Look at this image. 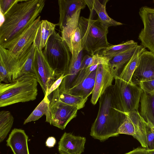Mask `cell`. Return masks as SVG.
I'll use <instances>...</instances> for the list:
<instances>
[{"label": "cell", "instance_id": "obj_38", "mask_svg": "<svg viewBox=\"0 0 154 154\" xmlns=\"http://www.w3.org/2000/svg\"><path fill=\"white\" fill-rule=\"evenodd\" d=\"M56 143V140L53 137H49L45 142L46 146L48 147H52L54 146Z\"/></svg>", "mask_w": 154, "mask_h": 154}, {"label": "cell", "instance_id": "obj_22", "mask_svg": "<svg viewBox=\"0 0 154 154\" xmlns=\"http://www.w3.org/2000/svg\"><path fill=\"white\" fill-rule=\"evenodd\" d=\"M0 62L8 71L13 82L17 79L20 69L19 58H15L9 51L0 45Z\"/></svg>", "mask_w": 154, "mask_h": 154}, {"label": "cell", "instance_id": "obj_30", "mask_svg": "<svg viewBox=\"0 0 154 154\" xmlns=\"http://www.w3.org/2000/svg\"><path fill=\"white\" fill-rule=\"evenodd\" d=\"M109 60V58L103 56L98 53L91 56L86 55L82 58L80 70L95 65H108Z\"/></svg>", "mask_w": 154, "mask_h": 154}, {"label": "cell", "instance_id": "obj_8", "mask_svg": "<svg viewBox=\"0 0 154 154\" xmlns=\"http://www.w3.org/2000/svg\"><path fill=\"white\" fill-rule=\"evenodd\" d=\"M124 114L126 117L119 128V134L131 135L139 141L143 147L146 148V122L138 111Z\"/></svg>", "mask_w": 154, "mask_h": 154}, {"label": "cell", "instance_id": "obj_14", "mask_svg": "<svg viewBox=\"0 0 154 154\" xmlns=\"http://www.w3.org/2000/svg\"><path fill=\"white\" fill-rule=\"evenodd\" d=\"M114 77L108 65H98L91 102L95 105L105 90L112 85Z\"/></svg>", "mask_w": 154, "mask_h": 154}, {"label": "cell", "instance_id": "obj_15", "mask_svg": "<svg viewBox=\"0 0 154 154\" xmlns=\"http://www.w3.org/2000/svg\"><path fill=\"white\" fill-rule=\"evenodd\" d=\"M59 20L56 24L62 30L77 11L84 9L86 4L85 0H59Z\"/></svg>", "mask_w": 154, "mask_h": 154}, {"label": "cell", "instance_id": "obj_2", "mask_svg": "<svg viewBox=\"0 0 154 154\" xmlns=\"http://www.w3.org/2000/svg\"><path fill=\"white\" fill-rule=\"evenodd\" d=\"M99 101L98 112L91 126L90 135L94 139L103 141L119 134V128L126 115L119 109L112 85L105 90Z\"/></svg>", "mask_w": 154, "mask_h": 154}, {"label": "cell", "instance_id": "obj_16", "mask_svg": "<svg viewBox=\"0 0 154 154\" xmlns=\"http://www.w3.org/2000/svg\"><path fill=\"white\" fill-rule=\"evenodd\" d=\"M90 11L89 18L93 19L94 14L97 13L101 24L108 29L111 26H116L123 24L110 18L106 11V5L108 0H85Z\"/></svg>", "mask_w": 154, "mask_h": 154}, {"label": "cell", "instance_id": "obj_29", "mask_svg": "<svg viewBox=\"0 0 154 154\" xmlns=\"http://www.w3.org/2000/svg\"><path fill=\"white\" fill-rule=\"evenodd\" d=\"M49 102L47 96H45L43 99L25 120L23 124L37 121L44 115H45L47 111Z\"/></svg>", "mask_w": 154, "mask_h": 154}, {"label": "cell", "instance_id": "obj_1", "mask_svg": "<svg viewBox=\"0 0 154 154\" xmlns=\"http://www.w3.org/2000/svg\"><path fill=\"white\" fill-rule=\"evenodd\" d=\"M45 0H22L13 5L4 15L0 25V45L15 39L38 17L45 6Z\"/></svg>", "mask_w": 154, "mask_h": 154}, {"label": "cell", "instance_id": "obj_34", "mask_svg": "<svg viewBox=\"0 0 154 154\" xmlns=\"http://www.w3.org/2000/svg\"><path fill=\"white\" fill-rule=\"evenodd\" d=\"M21 1V0H0V13L4 15L13 5Z\"/></svg>", "mask_w": 154, "mask_h": 154}, {"label": "cell", "instance_id": "obj_40", "mask_svg": "<svg viewBox=\"0 0 154 154\" xmlns=\"http://www.w3.org/2000/svg\"><path fill=\"white\" fill-rule=\"evenodd\" d=\"M147 123L150 125V126L152 128V129L154 131V125L152 123Z\"/></svg>", "mask_w": 154, "mask_h": 154}, {"label": "cell", "instance_id": "obj_18", "mask_svg": "<svg viewBox=\"0 0 154 154\" xmlns=\"http://www.w3.org/2000/svg\"><path fill=\"white\" fill-rule=\"evenodd\" d=\"M28 138L24 130L14 128L6 140V145L11 148L14 154H29Z\"/></svg>", "mask_w": 154, "mask_h": 154}, {"label": "cell", "instance_id": "obj_33", "mask_svg": "<svg viewBox=\"0 0 154 154\" xmlns=\"http://www.w3.org/2000/svg\"><path fill=\"white\" fill-rule=\"evenodd\" d=\"M138 85L143 91L149 93H154V77L140 82Z\"/></svg>", "mask_w": 154, "mask_h": 154}, {"label": "cell", "instance_id": "obj_32", "mask_svg": "<svg viewBox=\"0 0 154 154\" xmlns=\"http://www.w3.org/2000/svg\"><path fill=\"white\" fill-rule=\"evenodd\" d=\"M146 139L147 150L154 149V131L146 122Z\"/></svg>", "mask_w": 154, "mask_h": 154}, {"label": "cell", "instance_id": "obj_7", "mask_svg": "<svg viewBox=\"0 0 154 154\" xmlns=\"http://www.w3.org/2000/svg\"><path fill=\"white\" fill-rule=\"evenodd\" d=\"M47 97L49 102L45 115L46 122L61 130L64 129L68 124L76 116L78 108L61 101L53 92Z\"/></svg>", "mask_w": 154, "mask_h": 154}, {"label": "cell", "instance_id": "obj_6", "mask_svg": "<svg viewBox=\"0 0 154 154\" xmlns=\"http://www.w3.org/2000/svg\"><path fill=\"white\" fill-rule=\"evenodd\" d=\"M112 90L119 111L124 113L138 111L143 91L138 85L130 84L118 76L114 78Z\"/></svg>", "mask_w": 154, "mask_h": 154}, {"label": "cell", "instance_id": "obj_41", "mask_svg": "<svg viewBox=\"0 0 154 154\" xmlns=\"http://www.w3.org/2000/svg\"><path fill=\"white\" fill-rule=\"evenodd\" d=\"M60 154H69L63 151H59Z\"/></svg>", "mask_w": 154, "mask_h": 154}, {"label": "cell", "instance_id": "obj_39", "mask_svg": "<svg viewBox=\"0 0 154 154\" xmlns=\"http://www.w3.org/2000/svg\"><path fill=\"white\" fill-rule=\"evenodd\" d=\"M147 151L148 154H154V149L152 150H147Z\"/></svg>", "mask_w": 154, "mask_h": 154}, {"label": "cell", "instance_id": "obj_20", "mask_svg": "<svg viewBox=\"0 0 154 154\" xmlns=\"http://www.w3.org/2000/svg\"><path fill=\"white\" fill-rule=\"evenodd\" d=\"M97 72V69L93 71L89 75L80 83L63 92L72 95L79 97L84 99L92 94Z\"/></svg>", "mask_w": 154, "mask_h": 154}, {"label": "cell", "instance_id": "obj_10", "mask_svg": "<svg viewBox=\"0 0 154 154\" xmlns=\"http://www.w3.org/2000/svg\"><path fill=\"white\" fill-rule=\"evenodd\" d=\"M40 21L39 16L20 35L2 46L8 50L14 57L19 59L33 44Z\"/></svg>", "mask_w": 154, "mask_h": 154}, {"label": "cell", "instance_id": "obj_31", "mask_svg": "<svg viewBox=\"0 0 154 154\" xmlns=\"http://www.w3.org/2000/svg\"><path fill=\"white\" fill-rule=\"evenodd\" d=\"M98 65L93 66L80 70L73 80L70 88L77 85L86 79L91 72L97 69Z\"/></svg>", "mask_w": 154, "mask_h": 154}, {"label": "cell", "instance_id": "obj_11", "mask_svg": "<svg viewBox=\"0 0 154 154\" xmlns=\"http://www.w3.org/2000/svg\"><path fill=\"white\" fill-rule=\"evenodd\" d=\"M33 65L38 82L45 96L51 86L59 78L57 77L50 66L42 51L38 50L35 47Z\"/></svg>", "mask_w": 154, "mask_h": 154}, {"label": "cell", "instance_id": "obj_4", "mask_svg": "<svg viewBox=\"0 0 154 154\" xmlns=\"http://www.w3.org/2000/svg\"><path fill=\"white\" fill-rule=\"evenodd\" d=\"M82 49L92 56L110 45L107 39L108 29L96 20L80 17L78 23Z\"/></svg>", "mask_w": 154, "mask_h": 154}, {"label": "cell", "instance_id": "obj_26", "mask_svg": "<svg viewBox=\"0 0 154 154\" xmlns=\"http://www.w3.org/2000/svg\"><path fill=\"white\" fill-rule=\"evenodd\" d=\"M138 45L137 42L130 40L118 45H110L103 50L100 54L110 60L118 54Z\"/></svg>", "mask_w": 154, "mask_h": 154}, {"label": "cell", "instance_id": "obj_3", "mask_svg": "<svg viewBox=\"0 0 154 154\" xmlns=\"http://www.w3.org/2000/svg\"><path fill=\"white\" fill-rule=\"evenodd\" d=\"M36 77L26 76L11 82H0V107L35 100L38 94Z\"/></svg>", "mask_w": 154, "mask_h": 154}, {"label": "cell", "instance_id": "obj_24", "mask_svg": "<svg viewBox=\"0 0 154 154\" xmlns=\"http://www.w3.org/2000/svg\"><path fill=\"white\" fill-rule=\"evenodd\" d=\"M140 103V115L146 122L151 123L154 125V93L143 91Z\"/></svg>", "mask_w": 154, "mask_h": 154}, {"label": "cell", "instance_id": "obj_42", "mask_svg": "<svg viewBox=\"0 0 154 154\" xmlns=\"http://www.w3.org/2000/svg\"></svg>", "mask_w": 154, "mask_h": 154}, {"label": "cell", "instance_id": "obj_23", "mask_svg": "<svg viewBox=\"0 0 154 154\" xmlns=\"http://www.w3.org/2000/svg\"><path fill=\"white\" fill-rule=\"evenodd\" d=\"M35 47L33 43L27 51L19 58L20 69L17 79L26 76L36 77L33 65Z\"/></svg>", "mask_w": 154, "mask_h": 154}, {"label": "cell", "instance_id": "obj_28", "mask_svg": "<svg viewBox=\"0 0 154 154\" xmlns=\"http://www.w3.org/2000/svg\"><path fill=\"white\" fill-rule=\"evenodd\" d=\"M53 92L61 101L66 104L76 106L79 109L85 106L88 100L60 91L58 88Z\"/></svg>", "mask_w": 154, "mask_h": 154}, {"label": "cell", "instance_id": "obj_37", "mask_svg": "<svg viewBox=\"0 0 154 154\" xmlns=\"http://www.w3.org/2000/svg\"><path fill=\"white\" fill-rule=\"evenodd\" d=\"M124 154H148L146 148L138 147Z\"/></svg>", "mask_w": 154, "mask_h": 154}, {"label": "cell", "instance_id": "obj_9", "mask_svg": "<svg viewBox=\"0 0 154 154\" xmlns=\"http://www.w3.org/2000/svg\"><path fill=\"white\" fill-rule=\"evenodd\" d=\"M81 10L77 11L61 30V36L71 54L70 61L75 60L83 50L80 29L78 26Z\"/></svg>", "mask_w": 154, "mask_h": 154}, {"label": "cell", "instance_id": "obj_27", "mask_svg": "<svg viewBox=\"0 0 154 154\" xmlns=\"http://www.w3.org/2000/svg\"><path fill=\"white\" fill-rule=\"evenodd\" d=\"M14 118L8 111L0 112V142L7 137L13 125Z\"/></svg>", "mask_w": 154, "mask_h": 154}, {"label": "cell", "instance_id": "obj_35", "mask_svg": "<svg viewBox=\"0 0 154 154\" xmlns=\"http://www.w3.org/2000/svg\"><path fill=\"white\" fill-rule=\"evenodd\" d=\"M8 83L12 82L9 74L4 65L0 62V82Z\"/></svg>", "mask_w": 154, "mask_h": 154}, {"label": "cell", "instance_id": "obj_25", "mask_svg": "<svg viewBox=\"0 0 154 154\" xmlns=\"http://www.w3.org/2000/svg\"><path fill=\"white\" fill-rule=\"evenodd\" d=\"M146 50L144 47L139 51L135 53L130 60L125 65L119 77L121 79L130 84H134L132 81L133 74L138 65L140 56Z\"/></svg>", "mask_w": 154, "mask_h": 154}, {"label": "cell", "instance_id": "obj_36", "mask_svg": "<svg viewBox=\"0 0 154 154\" xmlns=\"http://www.w3.org/2000/svg\"><path fill=\"white\" fill-rule=\"evenodd\" d=\"M64 77V74L61 75L60 77L51 86L45 96H47L48 95L58 88L61 85L62 80Z\"/></svg>", "mask_w": 154, "mask_h": 154}, {"label": "cell", "instance_id": "obj_19", "mask_svg": "<svg viewBox=\"0 0 154 154\" xmlns=\"http://www.w3.org/2000/svg\"><path fill=\"white\" fill-rule=\"evenodd\" d=\"M144 47L142 45H138L118 54L109 60L108 65L114 78L119 76V72L124 65L127 63L135 53Z\"/></svg>", "mask_w": 154, "mask_h": 154}, {"label": "cell", "instance_id": "obj_17", "mask_svg": "<svg viewBox=\"0 0 154 154\" xmlns=\"http://www.w3.org/2000/svg\"><path fill=\"white\" fill-rule=\"evenodd\" d=\"M86 138L65 132L58 143L59 151L69 154H81L84 151Z\"/></svg>", "mask_w": 154, "mask_h": 154}, {"label": "cell", "instance_id": "obj_5", "mask_svg": "<svg viewBox=\"0 0 154 154\" xmlns=\"http://www.w3.org/2000/svg\"><path fill=\"white\" fill-rule=\"evenodd\" d=\"M42 52L57 77L59 78L64 74L71 56L65 42L58 33L55 31L50 37Z\"/></svg>", "mask_w": 154, "mask_h": 154}, {"label": "cell", "instance_id": "obj_12", "mask_svg": "<svg viewBox=\"0 0 154 154\" xmlns=\"http://www.w3.org/2000/svg\"><path fill=\"white\" fill-rule=\"evenodd\" d=\"M139 13L143 25L139 38L142 45L154 53V8L143 6Z\"/></svg>", "mask_w": 154, "mask_h": 154}, {"label": "cell", "instance_id": "obj_21", "mask_svg": "<svg viewBox=\"0 0 154 154\" xmlns=\"http://www.w3.org/2000/svg\"><path fill=\"white\" fill-rule=\"evenodd\" d=\"M56 26V24L47 20H41L33 43L35 47L42 51L49 38L55 31Z\"/></svg>", "mask_w": 154, "mask_h": 154}, {"label": "cell", "instance_id": "obj_13", "mask_svg": "<svg viewBox=\"0 0 154 154\" xmlns=\"http://www.w3.org/2000/svg\"><path fill=\"white\" fill-rule=\"evenodd\" d=\"M154 77V53L146 50L140 54L138 65L132 79L138 85L141 81Z\"/></svg>", "mask_w": 154, "mask_h": 154}]
</instances>
